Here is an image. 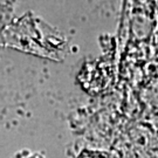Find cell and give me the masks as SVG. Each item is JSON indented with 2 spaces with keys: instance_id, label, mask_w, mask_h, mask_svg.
Here are the masks:
<instances>
[{
  "instance_id": "obj_1",
  "label": "cell",
  "mask_w": 158,
  "mask_h": 158,
  "mask_svg": "<svg viewBox=\"0 0 158 158\" xmlns=\"http://www.w3.org/2000/svg\"><path fill=\"white\" fill-rule=\"evenodd\" d=\"M80 158H103V157H101L100 155H96V153H85V155H82Z\"/></svg>"
}]
</instances>
